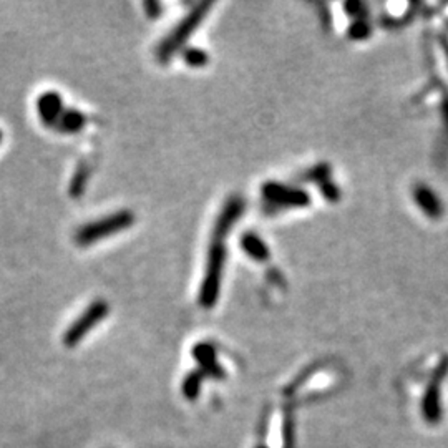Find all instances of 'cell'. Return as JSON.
Instances as JSON below:
<instances>
[{
    "label": "cell",
    "mask_w": 448,
    "mask_h": 448,
    "mask_svg": "<svg viewBox=\"0 0 448 448\" xmlns=\"http://www.w3.org/2000/svg\"><path fill=\"white\" fill-rule=\"evenodd\" d=\"M183 58H184V62H186V64L191 65V66H204L208 64V62H210V57H208V53L201 49H195V47L184 50Z\"/></svg>",
    "instance_id": "14"
},
{
    "label": "cell",
    "mask_w": 448,
    "mask_h": 448,
    "mask_svg": "<svg viewBox=\"0 0 448 448\" xmlns=\"http://www.w3.org/2000/svg\"><path fill=\"white\" fill-rule=\"evenodd\" d=\"M203 380H204L203 372L198 371V369L188 373L182 384V394L184 395V399L190 400V402H195V400L199 397V394H201Z\"/></svg>",
    "instance_id": "11"
},
{
    "label": "cell",
    "mask_w": 448,
    "mask_h": 448,
    "mask_svg": "<svg viewBox=\"0 0 448 448\" xmlns=\"http://www.w3.org/2000/svg\"><path fill=\"white\" fill-rule=\"evenodd\" d=\"M256 448H269V447H266V445H258Z\"/></svg>",
    "instance_id": "17"
},
{
    "label": "cell",
    "mask_w": 448,
    "mask_h": 448,
    "mask_svg": "<svg viewBox=\"0 0 448 448\" xmlns=\"http://www.w3.org/2000/svg\"><path fill=\"white\" fill-rule=\"evenodd\" d=\"M224 262H226V246H224V241L213 239L210 254H208L206 273H204L201 289H199V304L204 309H211L216 304V301H218L219 290H221Z\"/></svg>",
    "instance_id": "1"
},
{
    "label": "cell",
    "mask_w": 448,
    "mask_h": 448,
    "mask_svg": "<svg viewBox=\"0 0 448 448\" xmlns=\"http://www.w3.org/2000/svg\"><path fill=\"white\" fill-rule=\"evenodd\" d=\"M85 123L86 118L80 112H77V110H65L62 113L60 120H58L57 128L62 129L64 133H77L85 127Z\"/></svg>",
    "instance_id": "12"
},
{
    "label": "cell",
    "mask_w": 448,
    "mask_h": 448,
    "mask_svg": "<svg viewBox=\"0 0 448 448\" xmlns=\"http://www.w3.org/2000/svg\"><path fill=\"white\" fill-rule=\"evenodd\" d=\"M0 140H2V132H0Z\"/></svg>",
    "instance_id": "18"
},
{
    "label": "cell",
    "mask_w": 448,
    "mask_h": 448,
    "mask_svg": "<svg viewBox=\"0 0 448 448\" xmlns=\"http://www.w3.org/2000/svg\"><path fill=\"white\" fill-rule=\"evenodd\" d=\"M145 9H147V14L149 15V17L158 18L161 15V10H163V7H161L160 2H145Z\"/></svg>",
    "instance_id": "16"
},
{
    "label": "cell",
    "mask_w": 448,
    "mask_h": 448,
    "mask_svg": "<svg viewBox=\"0 0 448 448\" xmlns=\"http://www.w3.org/2000/svg\"><path fill=\"white\" fill-rule=\"evenodd\" d=\"M211 7H213L211 2H199L198 5H195V9H192L190 14L176 25V29L160 43L158 50H156V57H158L161 62L170 60L173 55L184 45L188 37L198 29L199 23L204 21L206 14L211 10Z\"/></svg>",
    "instance_id": "2"
},
{
    "label": "cell",
    "mask_w": 448,
    "mask_h": 448,
    "mask_svg": "<svg viewBox=\"0 0 448 448\" xmlns=\"http://www.w3.org/2000/svg\"><path fill=\"white\" fill-rule=\"evenodd\" d=\"M445 375V365L432 379L422 399V415L428 423H438L442 419V400H440V380Z\"/></svg>",
    "instance_id": "7"
},
{
    "label": "cell",
    "mask_w": 448,
    "mask_h": 448,
    "mask_svg": "<svg viewBox=\"0 0 448 448\" xmlns=\"http://www.w3.org/2000/svg\"><path fill=\"white\" fill-rule=\"evenodd\" d=\"M86 178H88V171L86 170H80L77 175L73 176L72 186H70V191H72L73 196L82 195V191H84V188L86 184Z\"/></svg>",
    "instance_id": "15"
},
{
    "label": "cell",
    "mask_w": 448,
    "mask_h": 448,
    "mask_svg": "<svg viewBox=\"0 0 448 448\" xmlns=\"http://www.w3.org/2000/svg\"><path fill=\"white\" fill-rule=\"evenodd\" d=\"M37 108L42 121L45 125H49V127L50 125L57 127L62 113L65 112L64 101H62V97L57 92H45L43 95H40V98L37 100Z\"/></svg>",
    "instance_id": "9"
},
{
    "label": "cell",
    "mask_w": 448,
    "mask_h": 448,
    "mask_svg": "<svg viewBox=\"0 0 448 448\" xmlns=\"http://www.w3.org/2000/svg\"><path fill=\"white\" fill-rule=\"evenodd\" d=\"M262 195L267 201L281 206H306L309 203V195L296 188L282 186L279 183H267L262 188Z\"/></svg>",
    "instance_id": "6"
},
{
    "label": "cell",
    "mask_w": 448,
    "mask_h": 448,
    "mask_svg": "<svg viewBox=\"0 0 448 448\" xmlns=\"http://www.w3.org/2000/svg\"><path fill=\"white\" fill-rule=\"evenodd\" d=\"M135 223V214L132 211H120V213L110 214L107 218L98 219L95 223L85 224L84 227L77 231L75 234V242L78 246H90L100 239L107 238L120 231L128 229Z\"/></svg>",
    "instance_id": "3"
},
{
    "label": "cell",
    "mask_w": 448,
    "mask_h": 448,
    "mask_svg": "<svg viewBox=\"0 0 448 448\" xmlns=\"http://www.w3.org/2000/svg\"><path fill=\"white\" fill-rule=\"evenodd\" d=\"M241 246L242 249L246 251L247 256L256 259V261H267L271 256L269 247H267L266 242L254 233H246L242 236Z\"/></svg>",
    "instance_id": "10"
},
{
    "label": "cell",
    "mask_w": 448,
    "mask_h": 448,
    "mask_svg": "<svg viewBox=\"0 0 448 448\" xmlns=\"http://www.w3.org/2000/svg\"><path fill=\"white\" fill-rule=\"evenodd\" d=\"M242 213H245V201L241 198H229L224 204L221 214L218 216V221L214 224L213 231V239H219V241H224L226 234L229 233V229L233 227V224L241 218Z\"/></svg>",
    "instance_id": "8"
},
{
    "label": "cell",
    "mask_w": 448,
    "mask_h": 448,
    "mask_svg": "<svg viewBox=\"0 0 448 448\" xmlns=\"http://www.w3.org/2000/svg\"><path fill=\"white\" fill-rule=\"evenodd\" d=\"M108 310L110 308L107 301H95L92 306H88L85 312L66 329L64 336V344L66 347H75L86 334L108 316Z\"/></svg>",
    "instance_id": "4"
},
{
    "label": "cell",
    "mask_w": 448,
    "mask_h": 448,
    "mask_svg": "<svg viewBox=\"0 0 448 448\" xmlns=\"http://www.w3.org/2000/svg\"><path fill=\"white\" fill-rule=\"evenodd\" d=\"M415 201L420 204V208L427 211V214H430L432 218H437L440 214V203L437 201V196L434 195L427 188H419V191L415 192Z\"/></svg>",
    "instance_id": "13"
},
{
    "label": "cell",
    "mask_w": 448,
    "mask_h": 448,
    "mask_svg": "<svg viewBox=\"0 0 448 448\" xmlns=\"http://www.w3.org/2000/svg\"><path fill=\"white\" fill-rule=\"evenodd\" d=\"M191 353L195 362L198 364V371H201L204 377L224 379V369L218 362V352L211 342H199L192 347Z\"/></svg>",
    "instance_id": "5"
}]
</instances>
